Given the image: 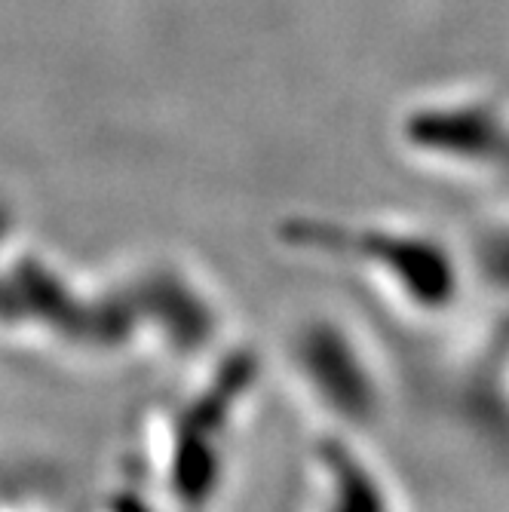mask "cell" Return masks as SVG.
Listing matches in <instances>:
<instances>
[{"label":"cell","instance_id":"1","mask_svg":"<svg viewBox=\"0 0 509 512\" xmlns=\"http://www.w3.org/2000/svg\"><path fill=\"white\" fill-rule=\"evenodd\" d=\"M295 243L304 252L347 261L356 279L396 316L421 325L442 322L467 292V270L457 252L436 234L411 224H372L365 230L301 227Z\"/></svg>","mask_w":509,"mask_h":512},{"label":"cell","instance_id":"2","mask_svg":"<svg viewBox=\"0 0 509 512\" xmlns=\"http://www.w3.org/2000/svg\"><path fill=\"white\" fill-rule=\"evenodd\" d=\"M255 378V359L230 353L212 362L206 381L194 384L178 405L160 411L157 427L148 430V467L157 494L175 512H206L218 497L234 417L252 396Z\"/></svg>","mask_w":509,"mask_h":512},{"label":"cell","instance_id":"3","mask_svg":"<svg viewBox=\"0 0 509 512\" xmlns=\"http://www.w3.org/2000/svg\"><path fill=\"white\" fill-rule=\"evenodd\" d=\"M289 375L298 393L341 433H356L384 408L375 356L338 319H310L292 335Z\"/></svg>","mask_w":509,"mask_h":512},{"label":"cell","instance_id":"4","mask_svg":"<svg viewBox=\"0 0 509 512\" xmlns=\"http://www.w3.org/2000/svg\"><path fill=\"white\" fill-rule=\"evenodd\" d=\"M408 145L421 160L457 178L506 184L509 102L491 92H457L414 111Z\"/></svg>","mask_w":509,"mask_h":512},{"label":"cell","instance_id":"5","mask_svg":"<svg viewBox=\"0 0 509 512\" xmlns=\"http://www.w3.org/2000/svg\"><path fill=\"white\" fill-rule=\"evenodd\" d=\"M304 494L295 512H408L399 488L375 460L359 454L353 433L329 430L304 467Z\"/></svg>","mask_w":509,"mask_h":512},{"label":"cell","instance_id":"6","mask_svg":"<svg viewBox=\"0 0 509 512\" xmlns=\"http://www.w3.org/2000/svg\"><path fill=\"white\" fill-rule=\"evenodd\" d=\"M494 322L470 371V402L488 430L509 436V298Z\"/></svg>","mask_w":509,"mask_h":512},{"label":"cell","instance_id":"7","mask_svg":"<svg viewBox=\"0 0 509 512\" xmlns=\"http://www.w3.org/2000/svg\"><path fill=\"white\" fill-rule=\"evenodd\" d=\"M503 188H506V191H509V175H506V184H503Z\"/></svg>","mask_w":509,"mask_h":512}]
</instances>
